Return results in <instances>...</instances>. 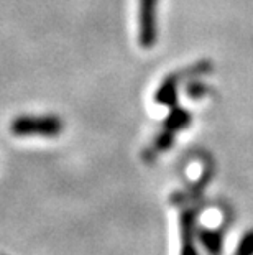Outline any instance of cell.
I'll return each instance as SVG.
<instances>
[{"label":"cell","mask_w":253,"mask_h":255,"mask_svg":"<svg viewBox=\"0 0 253 255\" xmlns=\"http://www.w3.org/2000/svg\"><path fill=\"white\" fill-rule=\"evenodd\" d=\"M209 86L206 83H202L199 78H191L186 83V94L192 97V99H201V97L207 96Z\"/></svg>","instance_id":"ba28073f"},{"label":"cell","mask_w":253,"mask_h":255,"mask_svg":"<svg viewBox=\"0 0 253 255\" xmlns=\"http://www.w3.org/2000/svg\"><path fill=\"white\" fill-rule=\"evenodd\" d=\"M234 255H253V229H249L240 237Z\"/></svg>","instance_id":"9c48e42d"},{"label":"cell","mask_w":253,"mask_h":255,"mask_svg":"<svg viewBox=\"0 0 253 255\" xmlns=\"http://www.w3.org/2000/svg\"><path fill=\"white\" fill-rule=\"evenodd\" d=\"M64 124L58 116H18L10 124L15 137H58Z\"/></svg>","instance_id":"7a4b0ae2"},{"label":"cell","mask_w":253,"mask_h":255,"mask_svg":"<svg viewBox=\"0 0 253 255\" xmlns=\"http://www.w3.org/2000/svg\"><path fill=\"white\" fill-rule=\"evenodd\" d=\"M211 71H212V63L209 59H202V61L192 64L189 68L168 74L161 81L160 88L155 92V102L160 106L169 107V109L177 106V86H179V83L191 78H201V76Z\"/></svg>","instance_id":"6da1fadb"},{"label":"cell","mask_w":253,"mask_h":255,"mask_svg":"<svg viewBox=\"0 0 253 255\" xmlns=\"http://www.w3.org/2000/svg\"><path fill=\"white\" fill-rule=\"evenodd\" d=\"M197 239L202 244L204 251L209 255H222L224 251V236L220 229L214 227H201L197 229Z\"/></svg>","instance_id":"5b68a950"},{"label":"cell","mask_w":253,"mask_h":255,"mask_svg":"<svg viewBox=\"0 0 253 255\" xmlns=\"http://www.w3.org/2000/svg\"><path fill=\"white\" fill-rule=\"evenodd\" d=\"M156 7L158 0H138V43L145 50H152L158 40Z\"/></svg>","instance_id":"3957f363"},{"label":"cell","mask_w":253,"mask_h":255,"mask_svg":"<svg viewBox=\"0 0 253 255\" xmlns=\"http://www.w3.org/2000/svg\"><path fill=\"white\" fill-rule=\"evenodd\" d=\"M192 122V116L189 111L182 109L179 106H174L171 107L169 114L166 116L165 122H163V127L171 130V132H181V130H184L186 127H189Z\"/></svg>","instance_id":"8992f818"},{"label":"cell","mask_w":253,"mask_h":255,"mask_svg":"<svg viewBox=\"0 0 253 255\" xmlns=\"http://www.w3.org/2000/svg\"><path fill=\"white\" fill-rule=\"evenodd\" d=\"M174 137H176V133L174 132H171V130L168 128H161L158 135L155 137L153 140V146H152V153H163V151L166 150H169L171 146L174 145Z\"/></svg>","instance_id":"52a82bcc"},{"label":"cell","mask_w":253,"mask_h":255,"mask_svg":"<svg viewBox=\"0 0 253 255\" xmlns=\"http://www.w3.org/2000/svg\"><path fill=\"white\" fill-rule=\"evenodd\" d=\"M181 227V255H199L196 247V211L186 209L179 219Z\"/></svg>","instance_id":"277c9868"}]
</instances>
